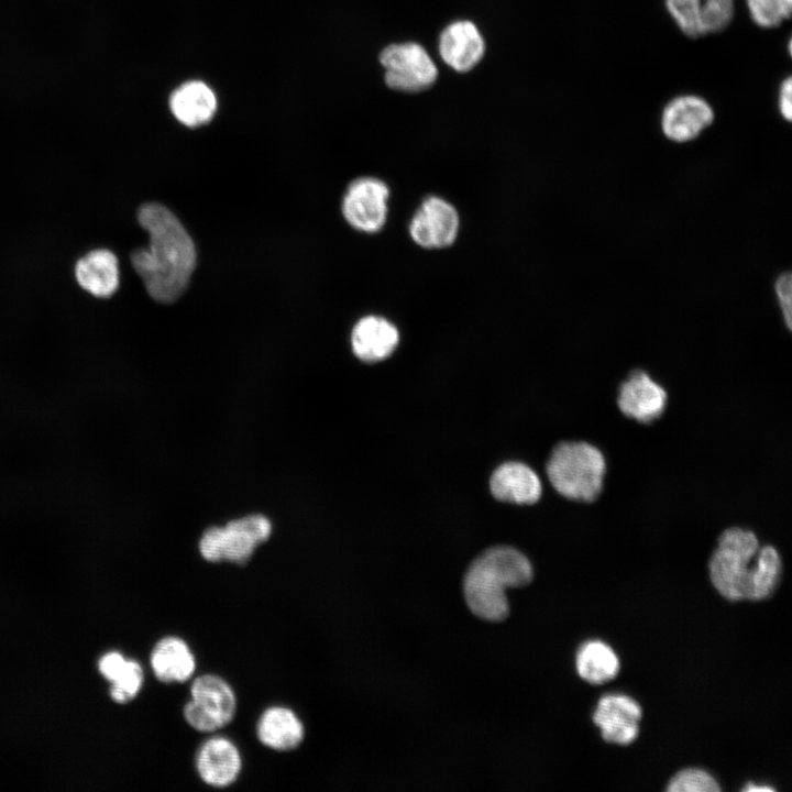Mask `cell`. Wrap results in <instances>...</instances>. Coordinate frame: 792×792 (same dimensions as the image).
<instances>
[{
  "instance_id": "6da1fadb",
  "label": "cell",
  "mask_w": 792,
  "mask_h": 792,
  "mask_svg": "<svg viewBox=\"0 0 792 792\" xmlns=\"http://www.w3.org/2000/svg\"><path fill=\"white\" fill-rule=\"evenodd\" d=\"M138 221L148 234V245L131 253V263L147 294L170 304L186 290L196 266V248L178 218L157 202L144 204Z\"/></svg>"
},
{
  "instance_id": "7a4b0ae2",
  "label": "cell",
  "mask_w": 792,
  "mask_h": 792,
  "mask_svg": "<svg viewBox=\"0 0 792 792\" xmlns=\"http://www.w3.org/2000/svg\"><path fill=\"white\" fill-rule=\"evenodd\" d=\"M715 588L729 601H760L777 587L782 572L779 552L760 547L757 536L744 528L725 529L708 563Z\"/></svg>"
},
{
  "instance_id": "3957f363",
  "label": "cell",
  "mask_w": 792,
  "mask_h": 792,
  "mask_svg": "<svg viewBox=\"0 0 792 792\" xmlns=\"http://www.w3.org/2000/svg\"><path fill=\"white\" fill-rule=\"evenodd\" d=\"M534 570L530 561L515 548L492 547L469 566L463 592L469 608L477 617L501 622L509 614L505 590L530 583Z\"/></svg>"
},
{
  "instance_id": "277c9868",
  "label": "cell",
  "mask_w": 792,
  "mask_h": 792,
  "mask_svg": "<svg viewBox=\"0 0 792 792\" xmlns=\"http://www.w3.org/2000/svg\"><path fill=\"white\" fill-rule=\"evenodd\" d=\"M546 470L560 495L588 503L602 492L606 461L602 451L588 442L564 441L552 450Z\"/></svg>"
},
{
  "instance_id": "5b68a950",
  "label": "cell",
  "mask_w": 792,
  "mask_h": 792,
  "mask_svg": "<svg viewBox=\"0 0 792 792\" xmlns=\"http://www.w3.org/2000/svg\"><path fill=\"white\" fill-rule=\"evenodd\" d=\"M237 697L221 676L204 674L190 686V701L184 707L186 723L200 733H213L229 725L237 713Z\"/></svg>"
},
{
  "instance_id": "8992f818",
  "label": "cell",
  "mask_w": 792,
  "mask_h": 792,
  "mask_svg": "<svg viewBox=\"0 0 792 792\" xmlns=\"http://www.w3.org/2000/svg\"><path fill=\"white\" fill-rule=\"evenodd\" d=\"M380 61L385 68V82L394 90L419 92L437 79L435 63L417 43L392 44L382 51Z\"/></svg>"
},
{
  "instance_id": "52a82bcc",
  "label": "cell",
  "mask_w": 792,
  "mask_h": 792,
  "mask_svg": "<svg viewBox=\"0 0 792 792\" xmlns=\"http://www.w3.org/2000/svg\"><path fill=\"white\" fill-rule=\"evenodd\" d=\"M389 195L387 184L380 178L365 176L354 179L342 199L345 221L358 231L378 232L387 220Z\"/></svg>"
},
{
  "instance_id": "ba28073f",
  "label": "cell",
  "mask_w": 792,
  "mask_h": 792,
  "mask_svg": "<svg viewBox=\"0 0 792 792\" xmlns=\"http://www.w3.org/2000/svg\"><path fill=\"white\" fill-rule=\"evenodd\" d=\"M460 218L454 206L439 196L426 197L409 222L413 241L428 250L452 245L458 237Z\"/></svg>"
},
{
  "instance_id": "9c48e42d",
  "label": "cell",
  "mask_w": 792,
  "mask_h": 792,
  "mask_svg": "<svg viewBox=\"0 0 792 792\" xmlns=\"http://www.w3.org/2000/svg\"><path fill=\"white\" fill-rule=\"evenodd\" d=\"M679 29L697 38L726 29L735 13L734 0H664Z\"/></svg>"
},
{
  "instance_id": "30bf717a",
  "label": "cell",
  "mask_w": 792,
  "mask_h": 792,
  "mask_svg": "<svg viewBox=\"0 0 792 792\" xmlns=\"http://www.w3.org/2000/svg\"><path fill=\"white\" fill-rule=\"evenodd\" d=\"M668 403L666 389L646 372L636 370L620 384L617 406L628 418L650 424L661 417Z\"/></svg>"
},
{
  "instance_id": "8fae6325",
  "label": "cell",
  "mask_w": 792,
  "mask_h": 792,
  "mask_svg": "<svg viewBox=\"0 0 792 792\" xmlns=\"http://www.w3.org/2000/svg\"><path fill=\"white\" fill-rule=\"evenodd\" d=\"M641 716V707L634 698L608 694L598 701L593 722L600 727L605 741L628 745L638 736Z\"/></svg>"
},
{
  "instance_id": "7c38bea8",
  "label": "cell",
  "mask_w": 792,
  "mask_h": 792,
  "mask_svg": "<svg viewBox=\"0 0 792 792\" xmlns=\"http://www.w3.org/2000/svg\"><path fill=\"white\" fill-rule=\"evenodd\" d=\"M714 111L711 105L695 95H683L670 100L662 110L661 129L674 142L695 139L712 124Z\"/></svg>"
},
{
  "instance_id": "4fadbf2b",
  "label": "cell",
  "mask_w": 792,
  "mask_h": 792,
  "mask_svg": "<svg viewBox=\"0 0 792 792\" xmlns=\"http://www.w3.org/2000/svg\"><path fill=\"white\" fill-rule=\"evenodd\" d=\"M196 770L204 783L223 789L233 784L242 770V757L238 747L228 738L216 736L207 739L196 755Z\"/></svg>"
},
{
  "instance_id": "5bb4252c",
  "label": "cell",
  "mask_w": 792,
  "mask_h": 792,
  "mask_svg": "<svg viewBox=\"0 0 792 792\" xmlns=\"http://www.w3.org/2000/svg\"><path fill=\"white\" fill-rule=\"evenodd\" d=\"M221 529L223 561L238 565L248 563L272 535L270 519L258 514L231 520Z\"/></svg>"
},
{
  "instance_id": "9a60e30c",
  "label": "cell",
  "mask_w": 792,
  "mask_h": 792,
  "mask_svg": "<svg viewBox=\"0 0 792 792\" xmlns=\"http://www.w3.org/2000/svg\"><path fill=\"white\" fill-rule=\"evenodd\" d=\"M399 332L388 319L367 315L358 320L351 332L353 353L364 362H377L388 358L397 348Z\"/></svg>"
},
{
  "instance_id": "2e32d148",
  "label": "cell",
  "mask_w": 792,
  "mask_h": 792,
  "mask_svg": "<svg viewBox=\"0 0 792 792\" xmlns=\"http://www.w3.org/2000/svg\"><path fill=\"white\" fill-rule=\"evenodd\" d=\"M484 50L481 33L470 21H457L441 33L440 55L457 72L471 70L483 57Z\"/></svg>"
},
{
  "instance_id": "e0dca14e",
  "label": "cell",
  "mask_w": 792,
  "mask_h": 792,
  "mask_svg": "<svg viewBox=\"0 0 792 792\" xmlns=\"http://www.w3.org/2000/svg\"><path fill=\"white\" fill-rule=\"evenodd\" d=\"M75 277L78 285L92 296H112L120 283L117 255L108 249L89 251L76 262Z\"/></svg>"
},
{
  "instance_id": "ac0fdd59",
  "label": "cell",
  "mask_w": 792,
  "mask_h": 792,
  "mask_svg": "<svg viewBox=\"0 0 792 792\" xmlns=\"http://www.w3.org/2000/svg\"><path fill=\"white\" fill-rule=\"evenodd\" d=\"M258 741L275 751L297 749L305 739V727L294 711L284 706H271L256 724Z\"/></svg>"
},
{
  "instance_id": "d6986e66",
  "label": "cell",
  "mask_w": 792,
  "mask_h": 792,
  "mask_svg": "<svg viewBox=\"0 0 792 792\" xmlns=\"http://www.w3.org/2000/svg\"><path fill=\"white\" fill-rule=\"evenodd\" d=\"M490 487L496 499L516 504H534L542 493L537 473L520 462L499 465L491 477Z\"/></svg>"
},
{
  "instance_id": "ffe728a7",
  "label": "cell",
  "mask_w": 792,
  "mask_h": 792,
  "mask_svg": "<svg viewBox=\"0 0 792 792\" xmlns=\"http://www.w3.org/2000/svg\"><path fill=\"white\" fill-rule=\"evenodd\" d=\"M155 678L166 684L184 683L196 670V658L185 640L176 636L160 639L151 652Z\"/></svg>"
},
{
  "instance_id": "44dd1931",
  "label": "cell",
  "mask_w": 792,
  "mask_h": 792,
  "mask_svg": "<svg viewBox=\"0 0 792 792\" xmlns=\"http://www.w3.org/2000/svg\"><path fill=\"white\" fill-rule=\"evenodd\" d=\"M169 107L183 124L196 128L208 123L216 113L217 99L205 82L193 80L183 84L170 95Z\"/></svg>"
},
{
  "instance_id": "7402d4cb",
  "label": "cell",
  "mask_w": 792,
  "mask_h": 792,
  "mask_svg": "<svg viewBox=\"0 0 792 792\" xmlns=\"http://www.w3.org/2000/svg\"><path fill=\"white\" fill-rule=\"evenodd\" d=\"M576 670L586 682L603 684L617 675L619 660L608 645L590 640L584 642L576 653Z\"/></svg>"
},
{
  "instance_id": "603a6c76",
  "label": "cell",
  "mask_w": 792,
  "mask_h": 792,
  "mask_svg": "<svg viewBox=\"0 0 792 792\" xmlns=\"http://www.w3.org/2000/svg\"><path fill=\"white\" fill-rule=\"evenodd\" d=\"M752 21L760 28L779 26L791 16L792 0H746Z\"/></svg>"
},
{
  "instance_id": "cb8c5ba5",
  "label": "cell",
  "mask_w": 792,
  "mask_h": 792,
  "mask_svg": "<svg viewBox=\"0 0 792 792\" xmlns=\"http://www.w3.org/2000/svg\"><path fill=\"white\" fill-rule=\"evenodd\" d=\"M143 684V670L133 660L127 663L120 674L112 681L111 697L118 703H127L134 698Z\"/></svg>"
},
{
  "instance_id": "d4e9b609",
  "label": "cell",
  "mask_w": 792,
  "mask_h": 792,
  "mask_svg": "<svg viewBox=\"0 0 792 792\" xmlns=\"http://www.w3.org/2000/svg\"><path fill=\"white\" fill-rule=\"evenodd\" d=\"M670 792H716L719 785L706 771L701 769H684L678 772L670 781Z\"/></svg>"
},
{
  "instance_id": "484cf974",
  "label": "cell",
  "mask_w": 792,
  "mask_h": 792,
  "mask_svg": "<svg viewBox=\"0 0 792 792\" xmlns=\"http://www.w3.org/2000/svg\"><path fill=\"white\" fill-rule=\"evenodd\" d=\"M198 549L201 557L211 563L223 562L221 527H210L201 536Z\"/></svg>"
},
{
  "instance_id": "4316f807",
  "label": "cell",
  "mask_w": 792,
  "mask_h": 792,
  "mask_svg": "<svg viewBox=\"0 0 792 792\" xmlns=\"http://www.w3.org/2000/svg\"><path fill=\"white\" fill-rule=\"evenodd\" d=\"M776 293L789 329L792 326V278L791 273H782L776 280Z\"/></svg>"
},
{
  "instance_id": "83f0119b",
  "label": "cell",
  "mask_w": 792,
  "mask_h": 792,
  "mask_svg": "<svg viewBox=\"0 0 792 792\" xmlns=\"http://www.w3.org/2000/svg\"><path fill=\"white\" fill-rule=\"evenodd\" d=\"M127 663V659L116 651L105 654L99 662V670L111 682L120 674Z\"/></svg>"
},
{
  "instance_id": "f1b7e54d",
  "label": "cell",
  "mask_w": 792,
  "mask_h": 792,
  "mask_svg": "<svg viewBox=\"0 0 792 792\" xmlns=\"http://www.w3.org/2000/svg\"><path fill=\"white\" fill-rule=\"evenodd\" d=\"M779 110L781 116L787 120L792 119V79L787 77L779 90Z\"/></svg>"
},
{
  "instance_id": "f546056e",
  "label": "cell",
  "mask_w": 792,
  "mask_h": 792,
  "mask_svg": "<svg viewBox=\"0 0 792 792\" xmlns=\"http://www.w3.org/2000/svg\"><path fill=\"white\" fill-rule=\"evenodd\" d=\"M757 790L771 791L772 789L768 788V787H761V788L760 787H747L745 789V791H757Z\"/></svg>"
}]
</instances>
